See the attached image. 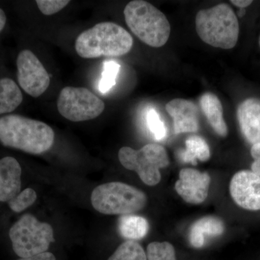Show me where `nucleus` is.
I'll return each mask as SVG.
<instances>
[{
  "instance_id": "obj_1",
  "label": "nucleus",
  "mask_w": 260,
  "mask_h": 260,
  "mask_svg": "<svg viewBox=\"0 0 260 260\" xmlns=\"http://www.w3.org/2000/svg\"><path fill=\"white\" fill-rule=\"evenodd\" d=\"M133 47L131 34L112 22H102L82 32L75 44L77 54L84 59L123 56Z\"/></svg>"
},
{
  "instance_id": "obj_2",
  "label": "nucleus",
  "mask_w": 260,
  "mask_h": 260,
  "mask_svg": "<svg viewBox=\"0 0 260 260\" xmlns=\"http://www.w3.org/2000/svg\"><path fill=\"white\" fill-rule=\"evenodd\" d=\"M126 25L135 37L150 47L165 45L171 34V25L166 15L153 5L134 0L124 10Z\"/></svg>"
},
{
  "instance_id": "obj_3",
  "label": "nucleus",
  "mask_w": 260,
  "mask_h": 260,
  "mask_svg": "<svg viewBox=\"0 0 260 260\" xmlns=\"http://www.w3.org/2000/svg\"><path fill=\"white\" fill-rule=\"evenodd\" d=\"M196 30L200 39L213 47L230 49L238 42L239 25L237 15L227 4L200 10L196 15Z\"/></svg>"
},
{
  "instance_id": "obj_4",
  "label": "nucleus",
  "mask_w": 260,
  "mask_h": 260,
  "mask_svg": "<svg viewBox=\"0 0 260 260\" xmlns=\"http://www.w3.org/2000/svg\"><path fill=\"white\" fill-rule=\"evenodd\" d=\"M12 249L18 257L27 258L47 252L55 241L50 224L41 222L30 213L23 214L8 231Z\"/></svg>"
},
{
  "instance_id": "obj_5",
  "label": "nucleus",
  "mask_w": 260,
  "mask_h": 260,
  "mask_svg": "<svg viewBox=\"0 0 260 260\" xmlns=\"http://www.w3.org/2000/svg\"><path fill=\"white\" fill-rule=\"evenodd\" d=\"M92 206L104 215H129L140 211L147 204L143 191L122 182L106 183L92 191Z\"/></svg>"
},
{
  "instance_id": "obj_6",
  "label": "nucleus",
  "mask_w": 260,
  "mask_h": 260,
  "mask_svg": "<svg viewBox=\"0 0 260 260\" xmlns=\"http://www.w3.org/2000/svg\"><path fill=\"white\" fill-rule=\"evenodd\" d=\"M118 156L123 167L135 171L142 181L148 186H155L160 182V169L169 164L167 150L155 143L145 145L138 150L123 147L119 150Z\"/></svg>"
},
{
  "instance_id": "obj_7",
  "label": "nucleus",
  "mask_w": 260,
  "mask_h": 260,
  "mask_svg": "<svg viewBox=\"0 0 260 260\" xmlns=\"http://www.w3.org/2000/svg\"><path fill=\"white\" fill-rule=\"evenodd\" d=\"M57 109L65 119L80 122L100 116L105 109V104L88 89L68 86L61 90Z\"/></svg>"
},
{
  "instance_id": "obj_8",
  "label": "nucleus",
  "mask_w": 260,
  "mask_h": 260,
  "mask_svg": "<svg viewBox=\"0 0 260 260\" xmlns=\"http://www.w3.org/2000/svg\"><path fill=\"white\" fill-rule=\"evenodd\" d=\"M15 64L17 82L21 90L32 98L45 93L50 85V76L31 50L23 49L19 51Z\"/></svg>"
},
{
  "instance_id": "obj_9",
  "label": "nucleus",
  "mask_w": 260,
  "mask_h": 260,
  "mask_svg": "<svg viewBox=\"0 0 260 260\" xmlns=\"http://www.w3.org/2000/svg\"><path fill=\"white\" fill-rule=\"evenodd\" d=\"M233 200L241 208L260 210V177L251 171L237 172L230 183Z\"/></svg>"
},
{
  "instance_id": "obj_10",
  "label": "nucleus",
  "mask_w": 260,
  "mask_h": 260,
  "mask_svg": "<svg viewBox=\"0 0 260 260\" xmlns=\"http://www.w3.org/2000/svg\"><path fill=\"white\" fill-rule=\"evenodd\" d=\"M210 177L208 173H202L194 169H183L175 184L178 194L186 203L198 205L208 197Z\"/></svg>"
},
{
  "instance_id": "obj_11",
  "label": "nucleus",
  "mask_w": 260,
  "mask_h": 260,
  "mask_svg": "<svg viewBox=\"0 0 260 260\" xmlns=\"http://www.w3.org/2000/svg\"><path fill=\"white\" fill-rule=\"evenodd\" d=\"M23 189V168L12 155L0 158V203L6 204Z\"/></svg>"
},
{
  "instance_id": "obj_12",
  "label": "nucleus",
  "mask_w": 260,
  "mask_h": 260,
  "mask_svg": "<svg viewBox=\"0 0 260 260\" xmlns=\"http://www.w3.org/2000/svg\"><path fill=\"white\" fill-rule=\"evenodd\" d=\"M166 109L174 121L175 134L196 133L199 129V112L194 102L176 99L167 104Z\"/></svg>"
},
{
  "instance_id": "obj_13",
  "label": "nucleus",
  "mask_w": 260,
  "mask_h": 260,
  "mask_svg": "<svg viewBox=\"0 0 260 260\" xmlns=\"http://www.w3.org/2000/svg\"><path fill=\"white\" fill-rule=\"evenodd\" d=\"M238 121L243 135L251 144L260 143V100L246 99L239 106Z\"/></svg>"
},
{
  "instance_id": "obj_14",
  "label": "nucleus",
  "mask_w": 260,
  "mask_h": 260,
  "mask_svg": "<svg viewBox=\"0 0 260 260\" xmlns=\"http://www.w3.org/2000/svg\"><path fill=\"white\" fill-rule=\"evenodd\" d=\"M23 102V91L18 82L10 77L0 76V116L13 114Z\"/></svg>"
},
{
  "instance_id": "obj_15",
  "label": "nucleus",
  "mask_w": 260,
  "mask_h": 260,
  "mask_svg": "<svg viewBox=\"0 0 260 260\" xmlns=\"http://www.w3.org/2000/svg\"><path fill=\"white\" fill-rule=\"evenodd\" d=\"M225 230L223 221L214 216H207L199 219L191 225L189 232V242L195 248L204 245L205 237H218Z\"/></svg>"
},
{
  "instance_id": "obj_16",
  "label": "nucleus",
  "mask_w": 260,
  "mask_h": 260,
  "mask_svg": "<svg viewBox=\"0 0 260 260\" xmlns=\"http://www.w3.org/2000/svg\"><path fill=\"white\" fill-rule=\"evenodd\" d=\"M200 106L215 133L222 137L226 136L228 128L223 119V107L217 95L212 93L203 94L200 98Z\"/></svg>"
},
{
  "instance_id": "obj_17",
  "label": "nucleus",
  "mask_w": 260,
  "mask_h": 260,
  "mask_svg": "<svg viewBox=\"0 0 260 260\" xmlns=\"http://www.w3.org/2000/svg\"><path fill=\"white\" fill-rule=\"evenodd\" d=\"M118 226L121 237L132 241L143 239L149 231V223L146 219L131 214L121 215Z\"/></svg>"
},
{
  "instance_id": "obj_18",
  "label": "nucleus",
  "mask_w": 260,
  "mask_h": 260,
  "mask_svg": "<svg viewBox=\"0 0 260 260\" xmlns=\"http://www.w3.org/2000/svg\"><path fill=\"white\" fill-rule=\"evenodd\" d=\"M186 150L179 154V158L183 162H191L193 165L198 164L197 160L206 161L210 158V152L208 143L200 136L189 137L185 142Z\"/></svg>"
},
{
  "instance_id": "obj_19",
  "label": "nucleus",
  "mask_w": 260,
  "mask_h": 260,
  "mask_svg": "<svg viewBox=\"0 0 260 260\" xmlns=\"http://www.w3.org/2000/svg\"><path fill=\"white\" fill-rule=\"evenodd\" d=\"M108 260H148L146 253L140 244L135 241L122 243Z\"/></svg>"
},
{
  "instance_id": "obj_20",
  "label": "nucleus",
  "mask_w": 260,
  "mask_h": 260,
  "mask_svg": "<svg viewBox=\"0 0 260 260\" xmlns=\"http://www.w3.org/2000/svg\"><path fill=\"white\" fill-rule=\"evenodd\" d=\"M37 200V191L32 188L27 187L22 189L13 200L6 203V205L12 213H21L31 207Z\"/></svg>"
},
{
  "instance_id": "obj_21",
  "label": "nucleus",
  "mask_w": 260,
  "mask_h": 260,
  "mask_svg": "<svg viewBox=\"0 0 260 260\" xmlns=\"http://www.w3.org/2000/svg\"><path fill=\"white\" fill-rule=\"evenodd\" d=\"M146 256L148 260H177L174 246L167 242L150 243Z\"/></svg>"
},
{
  "instance_id": "obj_22",
  "label": "nucleus",
  "mask_w": 260,
  "mask_h": 260,
  "mask_svg": "<svg viewBox=\"0 0 260 260\" xmlns=\"http://www.w3.org/2000/svg\"><path fill=\"white\" fill-rule=\"evenodd\" d=\"M119 64L113 61L104 63V72L99 84V90L102 93H107L116 84V78L119 71Z\"/></svg>"
},
{
  "instance_id": "obj_23",
  "label": "nucleus",
  "mask_w": 260,
  "mask_h": 260,
  "mask_svg": "<svg viewBox=\"0 0 260 260\" xmlns=\"http://www.w3.org/2000/svg\"><path fill=\"white\" fill-rule=\"evenodd\" d=\"M147 124L155 140H162L167 137V127L160 120V116L155 109H150L148 111L147 114Z\"/></svg>"
},
{
  "instance_id": "obj_24",
  "label": "nucleus",
  "mask_w": 260,
  "mask_h": 260,
  "mask_svg": "<svg viewBox=\"0 0 260 260\" xmlns=\"http://www.w3.org/2000/svg\"><path fill=\"white\" fill-rule=\"evenodd\" d=\"M68 0H37L36 1L39 10L45 15H52L64 9L69 5Z\"/></svg>"
},
{
  "instance_id": "obj_25",
  "label": "nucleus",
  "mask_w": 260,
  "mask_h": 260,
  "mask_svg": "<svg viewBox=\"0 0 260 260\" xmlns=\"http://www.w3.org/2000/svg\"><path fill=\"white\" fill-rule=\"evenodd\" d=\"M251 155L254 159V162L251 164V172L260 177V143L252 145Z\"/></svg>"
},
{
  "instance_id": "obj_26",
  "label": "nucleus",
  "mask_w": 260,
  "mask_h": 260,
  "mask_svg": "<svg viewBox=\"0 0 260 260\" xmlns=\"http://www.w3.org/2000/svg\"><path fill=\"white\" fill-rule=\"evenodd\" d=\"M16 260H56L55 256L51 252H44L27 258H19Z\"/></svg>"
},
{
  "instance_id": "obj_27",
  "label": "nucleus",
  "mask_w": 260,
  "mask_h": 260,
  "mask_svg": "<svg viewBox=\"0 0 260 260\" xmlns=\"http://www.w3.org/2000/svg\"><path fill=\"white\" fill-rule=\"evenodd\" d=\"M8 23V17L4 9L0 8V35L4 32Z\"/></svg>"
},
{
  "instance_id": "obj_28",
  "label": "nucleus",
  "mask_w": 260,
  "mask_h": 260,
  "mask_svg": "<svg viewBox=\"0 0 260 260\" xmlns=\"http://www.w3.org/2000/svg\"><path fill=\"white\" fill-rule=\"evenodd\" d=\"M232 3L239 8H244L249 6L252 3V1L249 0H232Z\"/></svg>"
},
{
  "instance_id": "obj_29",
  "label": "nucleus",
  "mask_w": 260,
  "mask_h": 260,
  "mask_svg": "<svg viewBox=\"0 0 260 260\" xmlns=\"http://www.w3.org/2000/svg\"><path fill=\"white\" fill-rule=\"evenodd\" d=\"M244 13H245V10H243V9L241 10L239 13V16L242 17V15H244Z\"/></svg>"
},
{
  "instance_id": "obj_30",
  "label": "nucleus",
  "mask_w": 260,
  "mask_h": 260,
  "mask_svg": "<svg viewBox=\"0 0 260 260\" xmlns=\"http://www.w3.org/2000/svg\"><path fill=\"white\" fill-rule=\"evenodd\" d=\"M259 47H260V37H259Z\"/></svg>"
}]
</instances>
